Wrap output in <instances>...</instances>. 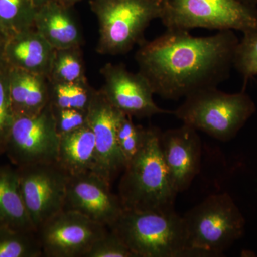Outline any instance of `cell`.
<instances>
[{"label": "cell", "mask_w": 257, "mask_h": 257, "mask_svg": "<svg viewBox=\"0 0 257 257\" xmlns=\"http://www.w3.org/2000/svg\"><path fill=\"white\" fill-rule=\"evenodd\" d=\"M239 39L232 30L207 37L167 30L139 46L135 60L154 93L178 100L192 93L217 87L229 78Z\"/></svg>", "instance_id": "cell-1"}, {"label": "cell", "mask_w": 257, "mask_h": 257, "mask_svg": "<svg viewBox=\"0 0 257 257\" xmlns=\"http://www.w3.org/2000/svg\"><path fill=\"white\" fill-rule=\"evenodd\" d=\"M162 131L147 127L143 147L121 172L118 196L124 209L160 211L174 209L175 192L160 148Z\"/></svg>", "instance_id": "cell-2"}, {"label": "cell", "mask_w": 257, "mask_h": 257, "mask_svg": "<svg viewBox=\"0 0 257 257\" xmlns=\"http://www.w3.org/2000/svg\"><path fill=\"white\" fill-rule=\"evenodd\" d=\"M183 218L187 257L221 256L244 233V217L227 193L209 196Z\"/></svg>", "instance_id": "cell-3"}, {"label": "cell", "mask_w": 257, "mask_h": 257, "mask_svg": "<svg viewBox=\"0 0 257 257\" xmlns=\"http://www.w3.org/2000/svg\"><path fill=\"white\" fill-rule=\"evenodd\" d=\"M124 241L135 257H183L187 246L183 216L175 209H124L109 228Z\"/></svg>", "instance_id": "cell-4"}, {"label": "cell", "mask_w": 257, "mask_h": 257, "mask_svg": "<svg viewBox=\"0 0 257 257\" xmlns=\"http://www.w3.org/2000/svg\"><path fill=\"white\" fill-rule=\"evenodd\" d=\"M256 111L254 101L245 89L229 94L211 87L186 96L173 114L184 124L227 142L236 137Z\"/></svg>", "instance_id": "cell-5"}, {"label": "cell", "mask_w": 257, "mask_h": 257, "mask_svg": "<svg viewBox=\"0 0 257 257\" xmlns=\"http://www.w3.org/2000/svg\"><path fill=\"white\" fill-rule=\"evenodd\" d=\"M99 25L96 50L104 55L128 53L146 40L145 32L153 20L161 18L159 0H89Z\"/></svg>", "instance_id": "cell-6"}, {"label": "cell", "mask_w": 257, "mask_h": 257, "mask_svg": "<svg viewBox=\"0 0 257 257\" xmlns=\"http://www.w3.org/2000/svg\"><path fill=\"white\" fill-rule=\"evenodd\" d=\"M162 6L167 30H257V8L238 0H164Z\"/></svg>", "instance_id": "cell-7"}, {"label": "cell", "mask_w": 257, "mask_h": 257, "mask_svg": "<svg viewBox=\"0 0 257 257\" xmlns=\"http://www.w3.org/2000/svg\"><path fill=\"white\" fill-rule=\"evenodd\" d=\"M25 207L35 229L63 210L69 175L58 162L16 167Z\"/></svg>", "instance_id": "cell-8"}, {"label": "cell", "mask_w": 257, "mask_h": 257, "mask_svg": "<svg viewBox=\"0 0 257 257\" xmlns=\"http://www.w3.org/2000/svg\"><path fill=\"white\" fill-rule=\"evenodd\" d=\"M59 143L60 135L49 104L35 116L15 118L5 153L16 167L57 162Z\"/></svg>", "instance_id": "cell-9"}, {"label": "cell", "mask_w": 257, "mask_h": 257, "mask_svg": "<svg viewBox=\"0 0 257 257\" xmlns=\"http://www.w3.org/2000/svg\"><path fill=\"white\" fill-rule=\"evenodd\" d=\"M109 228L76 211L62 210L37 229L43 256L85 257Z\"/></svg>", "instance_id": "cell-10"}, {"label": "cell", "mask_w": 257, "mask_h": 257, "mask_svg": "<svg viewBox=\"0 0 257 257\" xmlns=\"http://www.w3.org/2000/svg\"><path fill=\"white\" fill-rule=\"evenodd\" d=\"M104 84L99 90L114 107L131 117L150 118L173 111L160 107L154 101L152 86L140 72H130L122 63L108 62L100 69Z\"/></svg>", "instance_id": "cell-11"}, {"label": "cell", "mask_w": 257, "mask_h": 257, "mask_svg": "<svg viewBox=\"0 0 257 257\" xmlns=\"http://www.w3.org/2000/svg\"><path fill=\"white\" fill-rule=\"evenodd\" d=\"M64 210L76 211L110 228L124 209L111 184L95 172L69 176Z\"/></svg>", "instance_id": "cell-12"}, {"label": "cell", "mask_w": 257, "mask_h": 257, "mask_svg": "<svg viewBox=\"0 0 257 257\" xmlns=\"http://www.w3.org/2000/svg\"><path fill=\"white\" fill-rule=\"evenodd\" d=\"M124 114L99 89H94L87 109V123L95 139V172L111 184L126 166L116 137L118 125Z\"/></svg>", "instance_id": "cell-13"}, {"label": "cell", "mask_w": 257, "mask_h": 257, "mask_svg": "<svg viewBox=\"0 0 257 257\" xmlns=\"http://www.w3.org/2000/svg\"><path fill=\"white\" fill-rule=\"evenodd\" d=\"M160 143L172 187L177 194L184 192L200 170L202 144L197 130L183 124L162 132Z\"/></svg>", "instance_id": "cell-14"}, {"label": "cell", "mask_w": 257, "mask_h": 257, "mask_svg": "<svg viewBox=\"0 0 257 257\" xmlns=\"http://www.w3.org/2000/svg\"><path fill=\"white\" fill-rule=\"evenodd\" d=\"M55 52V49L32 28L7 39L4 59L11 68L48 77Z\"/></svg>", "instance_id": "cell-15"}, {"label": "cell", "mask_w": 257, "mask_h": 257, "mask_svg": "<svg viewBox=\"0 0 257 257\" xmlns=\"http://www.w3.org/2000/svg\"><path fill=\"white\" fill-rule=\"evenodd\" d=\"M34 28L55 50L82 47V30L72 8L58 0H49L37 8Z\"/></svg>", "instance_id": "cell-16"}, {"label": "cell", "mask_w": 257, "mask_h": 257, "mask_svg": "<svg viewBox=\"0 0 257 257\" xmlns=\"http://www.w3.org/2000/svg\"><path fill=\"white\" fill-rule=\"evenodd\" d=\"M10 93L15 118L35 116L50 104V81L46 76L10 67Z\"/></svg>", "instance_id": "cell-17"}, {"label": "cell", "mask_w": 257, "mask_h": 257, "mask_svg": "<svg viewBox=\"0 0 257 257\" xmlns=\"http://www.w3.org/2000/svg\"><path fill=\"white\" fill-rule=\"evenodd\" d=\"M57 162L69 176L95 172V139L88 123L60 135Z\"/></svg>", "instance_id": "cell-18"}, {"label": "cell", "mask_w": 257, "mask_h": 257, "mask_svg": "<svg viewBox=\"0 0 257 257\" xmlns=\"http://www.w3.org/2000/svg\"><path fill=\"white\" fill-rule=\"evenodd\" d=\"M0 225L37 231L24 203L16 167L0 166Z\"/></svg>", "instance_id": "cell-19"}, {"label": "cell", "mask_w": 257, "mask_h": 257, "mask_svg": "<svg viewBox=\"0 0 257 257\" xmlns=\"http://www.w3.org/2000/svg\"><path fill=\"white\" fill-rule=\"evenodd\" d=\"M37 10L32 0H0V35L7 40L34 28Z\"/></svg>", "instance_id": "cell-20"}, {"label": "cell", "mask_w": 257, "mask_h": 257, "mask_svg": "<svg viewBox=\"0 0 257 257\" xmlns=\"http://www.w3.org/2000/svg\"><path fill=\"white\" fill-rule=\"evenodd\" d=\"M48 79L51 83L88 82L81 47L55 50Z\"/></svg>", "instance_id": "cell-21"}, {"label": "cell", "mask_w": 257, "mask_h": 257, "mask_svg": "<svg viewBox=\"0 0 257 257\" xmlns=\"http://www.w3.org/2000/svg\"><path fill=\"white\" fill-rule=\"evenodd\" d=\"M43 256L37 231L0 225V257Z\"/></svg>", "instance_id": "cell-22"}, {"label": "cell", "mask_w": 257, "mask_h": 257, "mask_svg": "<svg viewBox=\"0 0 257 257\" xmlns=\"http://www.w3.org/2000/svg\"><path fill=\"white\" fill-rule=\"evenodd\" d=\"M94 88L88 82H50V104L56 109H76L87 111Z\"/></svg>", "instance_id": "cell-23"}, {"label": "cell", "mask_w": 257, "mask_h": 257, "mask_svg": "<svg viewBox=\"0 0 257 257\" xmlns=\"http://www.w3.org/2000/svg\"><path fill=\"white\" fill-rule=\"evenodd\" d=\"M234 57V68L243 78V89L250 79L257 77V30L244 32Z\"/></svg>", "instance_id": "cell-24"}, {"label": "cell", "mask_w": 257, "mask_h": 257, "mask_svg": "<svg viewBox=\"0 0 257 257\" xmlns=\"http://www.w3.org/2000/svg\"><path fill=\"white\" fill-rule=\"evenodd\" d=\"M147 127L135 124L133 117L123 115L116 132L118 145L126 164L135 156L143 147L146 138Z\"/></svg>", "instance_id": "cell-25"}, {"label": "cell", "mask_w": 257, "mask_h": 257, "mask_svg": "<svg viewBox=\"0 0 257 257\" xmlns=\"http://www.w3.org/2000/svg\"><path fill=\"white\" fill-rule=\"evenodd\" d=\"M10 67L0 66V155L4 154L7 140L15 119L10 93Z\"/></svg>", "instance_id": "cell-26"}, {"label": "cell", "mask_w": 257, "mask_h": 257, "mask_svg": "<svg viewBox=\"0 0 257 257\" xmlns=\"http://www.w3.org/2000/svg\"><path fill=\"white\" fill-rule=\"evenodd\" d=\"M85 257H135L119 236L109 229L96 240Z\"/></svg>", "instance_id": "cell-27"}, {"label": "cell", "mask_w": 257, "mask_h": 257, "mask_svg": "<svg viewBox=\"0 0 257 257\" xmlns=\"http://www.w3.org/2000/svg\"><path fill=\"white\" fill-rule=\"evenodd\" d=\"M58 135L71 133L87 124V111L52 107Z\"/></svg>", "instance_id": "cell-28"}, {"label": "cell", "mask_w": 257, "mask_h": 257, "mask_svg": "<svg viewBox=\"0 0 257 257\" xmlns=\"http://www.w3.org/2000/svg\"><path fill=\"white\" fill-rule=\"evenodd\" d=\"M6 39L0 35V66L6 63L4 59V47Z\"/></svg>", "instance_id": "cell-29"}, {"label": "cell", "mask_w": 257, "mask_h": 257, "mask_svg": "<svg viewBox=\"0 0 257 257\" xmlns=\"http://www.w3.org/2000/svg\"><path fill=\"white\" fill-rule=\"evenodd\" d=\"M60 3L66 5V6L72 8L74 5L77 4L79 2L82 1V0H58Z\"/></svg>", "instance_id": "cell-30"}, {"label": "cell", "mask_w": 257, "mask_h": 257, "mask_svg": "<svg viewBox=\"0 0 257 257\" xmlns=\"http://www.w3.org/2000/svg\"><path fill=\"white\" fill-rule=\"evenodd\" d=\"M243 4L248 5V6L257 7V0H238Z\"/></svg>", "instance_id": "cell-31"}, {"label": "cell", "mask_w": 257, "mask_h": 257, "mask_svg": "<svg viewBox=\"0 0 257 257\" xmlns=\"http://www.w3.org/2000/svg\"><path fill=\"white\" fill-rule=\"evenodd\" d=\"M33 1L34 4L35 5V6L37 8H39V7L41 6V5L45 4L47 2H48L49 0H32Z\"/></svg>", "instance_id": "cell-32"}, {"label": "cell", "mask_w": 257, "mask_h": 257, "mask_svg": "<svg viewBox=\"0 0 257 257\" xmlns=\"http://www.w3.org/2000/svg\"><path fill=\"white\" fill-rule=\"evenodd\" d=\"M159 1H160V3H162H162H163L164 0H159Z\"/></svg>", "instance_id": "cell-33"}]
</instances>
